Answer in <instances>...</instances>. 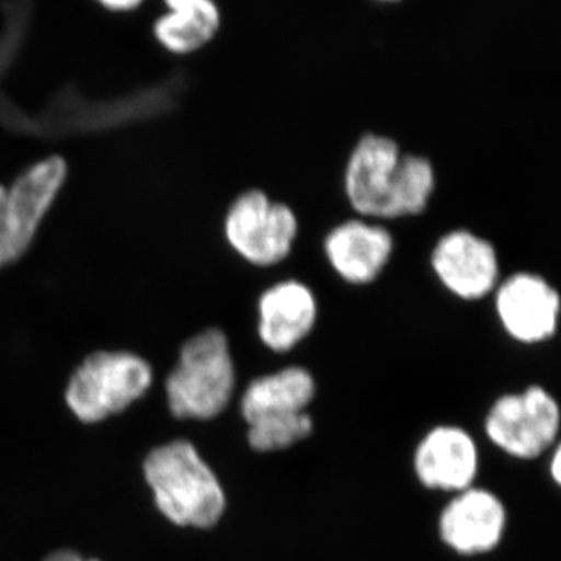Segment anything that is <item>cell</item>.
<instances>
[{
    "instance_id": "cell-9",
    "label": "cell",
    "mask_w": 561,
    "mask_h": 561,
    "mask_svg": "<svg viewBox=\"0 0 561 561\" xmlns=\"http://www.w3.org/2000/svg\"><path fill=\"white\" fill-rule=\"evenodd\" d=\"M431 264L443 286L461 300H481L496 289L500 278L494 247L467 230L443 236L432 251Z\"/></svg>"
},
{
    "instance_id": "cell-5",
    "label": "cell",
    "mask_w": 561,
    "mask_h": 561,
    "mask_svg": "<svg viewBox=\"0 0 561 561\" xmlns=\"http://www.w3.org/2000/svg\"><path fill=\"white\" fill-rule=\"evenodd\" d=\"M66 180L68 162L51 154L25 169L7 187L0 210V268L20 261L31 249Z\"/></svg>"
},
{
    "instance_id": "cell-15",
    "label": "cell",
    "mask_w": 561,
    "mask_h": 561,
    "mask_svg": "<svg viewBox=\"0 0 561 561\" xmlns=\"http://www.w3.org/2000/svg\"><path fill=\"white\" fill-rule=\"evenodd\" d=\"M169 14L154 25V35L173 54L201 50L220 27V11L214 0H165Z\"/></svg>"
},
{
    "instance_id": "cell-18",
    "label": "cell",
    "mask_w": 561,
    "mask_h": 561,
    "mask_svg": "<svg viewBox=\"0 0 561 561\" xmlns=\"http://www.w3.org/2000/svg\"><path fill=\"white\" fill-rule=\"evenodd\" d=\"M44 561H99V560H84L83 557L73 551H57L50 553Z\"/></svg>"
},
{
    "instance_id": "cell-13",
    "label": "cell",
    "mask_w": 561,
    "mask_h": 561,
    "mask_svg": "<svg viewBox=\"0 0 561 561\" xmlns=\"http://www.w3.org/2000/svg\"><path fill=\"white\" fill-rule=\"evenodd\" d=\"M393 239L381 225L348 220L327 236L324 253L331 267L346 283L364 286L381 275L389 264Z\"/></svg>"
},
{
    "instance_id": "cell-7",
    "label": "cell",
    "mask_w": 561,
    "mask_h": 561,
    "mask_svg": "<svg viewBox=\"0 0 561 561\" xmlns=\"http://www.w3.org/2000/svg\"><path fill=\"white\" fill-rule=\"evenodd\" d=\"M485 432L491 443L508 456L535 459L551 449L559 437V404L540 386L505 394L490 409Z\"/></svg>"
},
{
    "instance_id": "cell-20",
    "label": "cell",
    "mask_w": 561,
    "mask_h": 561,
    "mask_svg": "<svg viewBox=\"0 0 561 561\" xmlns=\"http://www.w3.org/2000/svg\"><path fill=\"white\" fill-rule=\"evenodd\" d=\"M7 187L0 184V210H2L3 201H5Z\"/></svg>"
},
{
    "instance_id": "cell-8",
    "label": "cell",
    "mask_w": 561,
    "mask_h": 561,
    "mask_svg": "<svg viewBox=\"0 0 561 561\" xmlns=\"http://www.w3.org/2000/svg\"><path fill=\"white\" fill-rule=\"evenodd\" d=\"M497 317L507 334L526 345L549 341L559 324L560 295L534 273H516L496 287Z\"/></svg>"
},
{
    "instance_id": "cell-3",
    "label": "cell",
    "mask_w": 561,
    "mask_h": 561,
    "mask_svg": "<svg viewBox=\"0 0 561 561\" xmlns=\"http://www.w3.org/2000/svg\"><path fill=\"white\" fill-rule=\"evenodd\" d=\"M236 368L227 334L217 328L198 332L180 350L165 381L169 409L180 420H210L228 408Z\"/></svg>"
},
{
    "instance_id": "cell-11",
    "label": "cell",
    "mask_w": 561,
    "mask_h": 561,
    "mask_svg": "<svg viewBox=\"0 0 561 561\" xmlns=\"http://www.w3.org/2000/svg\"><path fill=\"white\" fill-rule=\"evenodd\" d=\"M413 468L426 489L460 493L478 476V445L461 427H435L416 448Z\"/></svg>"
},
{
    "instance_id": "cell-12",
    "label": "cell",
    "mask_w": 561,
    "mask_h": 561,
    "mask_svg": "<svg viewBox=\"0 0 561 561\" xmlns=\"http://www.w3.org/2000/svg\"><path fill=\"white\" fill-rule=\"evenodd\" d=\"M316 295L300 280L289 279L268 287L257 301V332L268 350L287 353L305 341L316 327Z\"/></svg>"
},
{
    "instance_id": "cell-19",
    "label": "cell",
    "mask_w": 561,
    "mask_h": 561,
    "mask_svg": "<svg viewBox=\"0 0 561 561\" xmlns=\"http://www.w3.org/2000/svg\"><path fill=\"white\" fill-rule=\"evenodd\" d=\"M551 463V476L557 483L561 482V453L559 446L553 451Z\"/></svg>"
},
{
    "instance_id": "cell-16",
    "label": "cell",
    "mask_w": 561,
    "mask_h": 561,
    "mask_svg": "<svg viewBox=\"0 0 561 561\" xmlns=\"http://www.w3.org/2000/svg\"><path fill=\"white\" fill-rule=\"evenodd\" d=\"M312 427V419L308 412L271 416L249 424V443L256 451H280L309 437Z\"/></svg>"
},
{
    "instance_id": "cell-14",
    "label": "cell",
    "mask_w": 561,
    "mask_h": 561,
    "mask_svg": "<svg viewBox=\"0 0 561 561\" xmlns=\"http://www.w3.org/2000/svg\"><path fill=\"white\" fill-rule=\"evenodd\" d=\"M313 397L316 381L311 371L289 367L254 379L242 394L241 411L250 424L271 416L306 412Z\"/></svg>"
},
{
    "instance_id": "cell-10",
    "label": "cell",
    "mask_w": 561,
    "mask_h": 561,
    "mask_svg": "<svg viewBox=\"0 0 561 561\" xmlns=\"http://www.w3.org/2000/svg\"><path fill=\"white\" fill-rule=\"evenodd\" d=\"M507 513L496 494L470 489L456 493L440 516L442 540L460 556H481L493 551L502 540Z\"/></svg>"
},
{
    "instance_id": "cell-21",
    "label": "cell",
    "mask_w": 561,
    "mask_h": 561,
    "mask_svg": "<svg viewBox=\"0 0 561 561\" xmlns=\"http://www.w3.org/2000/svg\"><path fill=\"white\" fill-rule=\"evenodd\" d=\"M378 2L391 3V2H400V0H378Z\"/></svg>"
},
{
    "instance_id": "cell-1",
    "label": "cell",
    "mask_w": 561,
    "mask_h": 561,
    "mask_svg": "<svg viewBox=\"0 0 561 561\" xmlns=\"http://www.w3.org/2000/svg\"><path fill=\"white\" fill-rule=\"evenodd\" d=\"M434 190L431 162L402 153L387 136H362L346 165V197L364 217L391 220L419 216L427 208Z\"/></svg>"
},
{
    "instance_id": "cell-17",
    "label": "cell",
    "mask_w": 561,
    "mask_h": 561,
    "mask_svg": "<svg viewBox=\"0 0 561 561\" xmlns=\"http://www.w3.org/2000/svg\"><path fill=\"white\" fill-rule=\"evenodd\" d=\"M99 2L106 9L124 11L135 9L142 0H99Z\"/></svg>"
},
{
    "instance_id": "cell-6",
    "label": "cell",
    "mask_w": 561,
    "mask_h": 561,
    "mask_svg": "<svg viewBox=\"0 0 561 561\" xmlns=\"http://www.w3.org/2000/svg\"><path fill=\"white\" fill-rule=\"evenodd\" d=\"M298 236V219L284 203L264 191L239 195L225 217V238L243 261L271 267L289 256Z\"/></svg>"
},
{
    "instance_id": "cell-2",
    "label": "cell",
    "mask_w": 561,
    "mask_h": 561,
    "mask_svg": "<svg viewBox=\"0 0 561 561\" xmlns=\"http://www.w3.org/2000/svg\"><path fill=\"white\" fill-rule=\"evenodd\" d=\"M144 474L158 508L176 526L210 529L224 516L227 497L219 479L190 442L153 449L144 461Z\"/></svg>"
},
{
    "instance_id": "cell-4",
    "label": "cell",
    "mask_w": 561,
    "mask_h": 561,
    "mask_svg": "<svg viewBox=\"0 0 561 561\" xmlns=\"http://www.w3.org/2000/svg\"><path fill=\"white\" fill-rule=\"evenodd\" d=\"M151 382L150 364L138 354L98 351L81 362L70 376L66 402L83 423H98L142 398Z\"/></svg>"
}]
</instances>
